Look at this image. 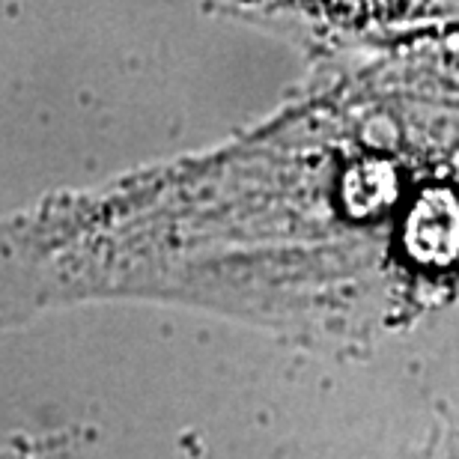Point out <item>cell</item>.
Masks as SVG:
<instances>
[{
    "mask_svg": "<svg viewBox=\"0 0 459 459\" xmlns=\"http://www.w3.org/2000/svg\"><path fill=\"white\" fill-rule=\"evenodd\" d=\"M405 248L417 263L448 265L459 257V203L448 191H427L405 218Z\"/></svg>",
    "mask_w": 459,
    "mask_h": 459,
    "instance_id": "6da1fadb",
    "label": "cell"
}]
</instances>
